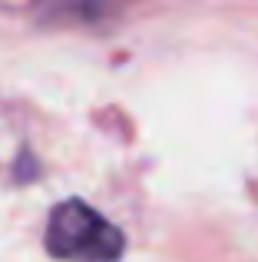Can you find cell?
Listing matches in <instances>:
<instances>
[{"label": "cell", "instance_id": "cell-1", "mask_svg": "<svg viewBox=\"0 0 258 262\" xmlns=\"http://www.w3.org/2000/svg\"><path fill=\"white\" fill-rule=\"evenodd\" d=\"M43 246L60 262H119L126 236L86 199H60L50 209Z\"/></svg>", "mask_w": 258, "mask_h": 262}]
</instances>
